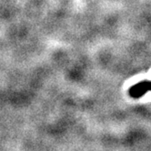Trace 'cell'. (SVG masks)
<instances>
[{"label": "cell", "instance_id": "1", "mask_svg": "<svg viewBox=\"0 0 151 151\" xmlns=\"http://www.w3.org/2000/svg\"><path fill=\"white\" fill-rule=\"evenodd\" d=\"M149 90H150V82L148 80H145L139 82L138 84L133 86L132 88H129L128 94L133 99H139L145 94H147Z\"/></svg>", "mask_w": 151, "mask_h": 151}]
</instances>
